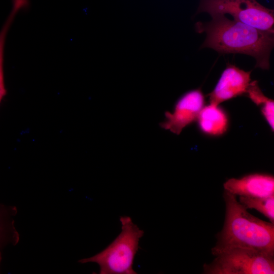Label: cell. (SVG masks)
<instances>
[{"mask_svg":"<svg viewBox=\"0 0 274 274\" xmlns=\"http://www.w3.org/2000/svg\"><path fill=\"white\" fill-rule=\"evenodd\" d=\"M208 22L195 24L198 33L207 37L201 48H210L221 53H240L253 57L256 67L268 70L274 45L273 32L261 30L225 15L211 16Z\"/></svg>","mask_w":274,"mask_h":274,"instance_id":"obj_1","label":"cell"},{"mask_svg":"<svg viewBox=\"0 0 274 274\" xmlns=\"http://www.w3.org/2000/svg\"><path fill=\"white\" fill-rule=\"evenodd\" d=\"M225 218L217 242L211 249L215 256L233 247L247 248L274 256V223L259 219L250 214L236 199L224 190Z\"/></svg>","mask_w":274,"mask_h":274,"instance_id":"obj_2","label":"cell"},{"mask_svg":"<svg viewBox=\"0 0 274 274\" xmlns=\"http://www.w3.org/2000/svg\"><path fill=\"white\" fill-rule=\"evenodd\" d=\"M121 231L102 251L90 257L79 260L82 264L95 263L100 274H136L133 269L140 239L144 231L135 224L129 216H121Z\"/></svg>","mask_w":274,"mask_h":274,"instance_id":"obj_3","label":"cell"},{"mask_svg":"<svg viewBox=\"0 0 274 274\" xmlns=\"http://www.w3.org/2000/svg\"><path fill=\"white\" fill-rule=\"evenodd\" d=\"M204 264L205 274H273L274 256L253 249L233 247L215 256Z\"/></svg>","mask_w":274,"mask_h":274,"instance_id":"obj_4","label":"cell"},{"mask_svg":"<svg viewBox=\"0 0 274 274\" xmlns=\"http://www.w3.org/2000/svg\"><path fill=\"white\" fill-rule=\"evenodd\" d=\"M229 14L233 19L263 31L274 32V11L256 0H199L197 13Z\"/></svg>","mask_w":274,"mask_h":274,"instance_id":"obj_5","label":"cell"},{"mask_svg":"<svg viewBox=\"0 0 274 274\" xmlns=\"http://www.w3.org/2000/svg\"><path fill=\"white\" fill-rule=\"evenodd\" d=\"M204 104V97L200 89L186 93L177 101L172 112H165L161 127L179 134L186 126L197 120Z\"/></svg>","mask_w":274,"mask_h":274,"instance_id":"obj_6","label":"cell"},{"mask_svg":"<svg viewBox=\"0 0 274 274\" xmlns=\"http://www.w3.org/2000/svg\"><path fill=\"white\" fill-rule=\"evenodd\" d=\"M251 71L229 64L222 72L214 90L209 94L210 104L220 103L246 93L251 82Z\"/></svg>","mask_w":274,"mask_h":274,"instance_id":"obj_7","label":"cell"},{"mask_svg":"<svg viewBox=\"0 0 274 274\" xmlns=\"http://www.w3.org/2000/svg\"><path fill=\"white\" fill-rule=\"evenodd\" d=\"M223 187L236 196L266 197L274 195V178L269 174H251L238 179L230 178Z\"/></svg>","mask_w":274,"mask_h":274,"instance_id":"obj_8","label":"cell"},{"mask_svg":"<svg viewBox=\"0 0 274 274\" xmlns=\"http://www.w3.org/2000/svg\"><path fill=\"white\" fill-rule=\"evenodd\" d=\"M197 120L200 129L208 134L221 135L226 131L228 128V117L219 105L210 104L203 107Z\"/></svg>","mask_w":274,"mask_h":274,"instance_id":"obj_9","label":"cell"},{"mask_svg":"<svg viewBox=\"0 0 274 274\" xmlns=\"http://www.w3.org/2000/svg\"><path fill=\"white\" fill-rule=\"evenodd\" d=\"M16 211L15 207L0 204V250L8 245L17 244L19 241L13 219Z\"/></svg>","mask_w":274,"mask_h":274,"instance_id":"obj_10","label":"cell"},{"mask_svg":"<svg viewBox=\"0 0 274 274\" xmlns=\"http://www.w3.org/2000/svg\"><path fill=\"white\" fill-rule=\"evenodd\" d=\"M246 93L253 102L260 107L263 116L273 131L274 128L273 100L266 97L263 93L257 81L251 82Z\"/></svg>","mask_w":274,"mask_h":274,"instance_id":"obj_11","label":"cell"},{"mask_svg":"<svg viewBox=\"0 0 274 274\" xmlns=\"http://www.w3.org/2000/svg\"><path fill=\"white\" fill-rule=\"evenodd\" d=\"M239 202L247 209H255L274 223V195L266 197L239 196Z\"/></svg>","mask_w":274,"mask_h":274,"instance_id":"obj_12","label":"cell"},{"mask_svg":"<svg viewBox=\"0 0 274 274\" xmlns=\"http://www.w3.org/2000/svg\"><path fill=\"white\" fill-rule=\"evenodd\" d=\"M18 11L16 9H12L0 30V104L7 93L4 74V53L5 41L9 29Z\"/></svg>","mask_w":274,"mask_h":274,"instance_id":"obj_13","label":"cell"},{"mask_svg":"<svg viewBox=\"0 0 274 274\" xmlns=\"http://www.w3.org/2000/svg\"><path fill=\"white\" fill-rule=\"evenodd\" d=\"M1 261H2V253H1V250H0V265H1Z\"/></svg>","mask_w":274,"mask_h":274,"instance_id":"obj_14","label":"cell"}]
</instances>
